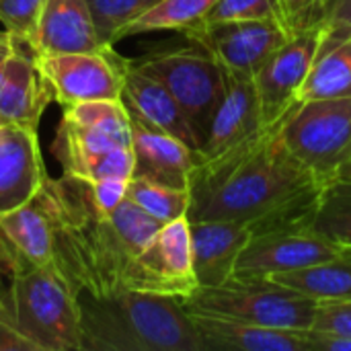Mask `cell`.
<instances>
[{"label": "cell", "mask_w": 351, "mask_h": 351, "mask_svg": "<svg viewBox=\"0 0 351 351\" xmlns=\"http://www.w3.org/2000/svg\"><path fill=\"white\" fill-rule=\"evenodd\" d=\"M0 351H37L19 329L4 290H0Z\"/></svg>", "instance_id": "d6a6232c"}, {"label": "cell", "mask_w": 351, "mask_h": 351, "mask_svg": "<svg viewBox=\"0 0 351 351\" xmlns=\"http://www.w3.org/2000/svg\"><path fill=\"white\" fill-rule=\"evenodd\" d=\"M319 56L351 39V0H333L319 23Z\"/></svg>", "instance_id": "4dcf8cb0"}, {"label": "cell", "mask_w": 351, "mask_h": 351, "mask_svg": "<svg viewBox=\"0 0 351 351\" xmlns=\"http://www.w3.org/2000/svg\"><path fill=\"white\" fill-rule=\"evenodd\" d=\"M333 0H315V6H313V16H311V25H319L321 19L325 16V12L329 10Z\"/></svg>", "instance_id": "8d00e7d4"}, {"label": "cell", "mask_w": 351, "mask_h": 351, "mask_svg": "<svg viewBox=\"0 0 351 351\" xmlns=\"http://www.w3.org/2000/svg\"><path fill=\"white\" fill-rule=\"evenodd\" d=\"M47 177L37 130L0 123V216L29 204Z\"/></svg>", "instance_id": "9a60e30c"}, {"label": "cell", "mask_w": 351, "mask_h": 351, "mask_svg": "<svg viewBox=\"0 0 351 351\" xmlns=\"http://www.w3.org/2000/svg\"><path fill=\"white\" fill-rule=\"evenodd\" d=\"M189 315L206 351H311L304 331L271 329L216 315Z\"/></svg>", "instance_id": "7402d4cb"}, {"label": "cell", "mask_w": 351, "mask_h": 351, "mask_svg": "<svg viewBox=\"0 0 351 351\" xmlns=\"http://www.w3.org/2000/svg\"><path fill=\"white\" fill-rule=\"evenodd\" d=\"M220 21H274L286 29L280 0H218L202 23Z\"/></svg>", "instance_id": "f1b7e54d"}, {"label": "cell", "mask_w": 351, "mask_h": 351, "mask_svg": "<svg viewBox=\"0 0 351 351\" xmlns=\"http://www.w3.org/2000/svg\"><path fill=\"white\" fill-rule=\"evenodd\" d=\"M121 288L156 296H173L179 300L199 288L193 271L187 216L162 224L152 234V239L128 263Z\"/></svg>", "instance_id": "9c48e42d"}, {"label": "cell", "mask_w": 351, "mask_h": 351, "mask_svg": "<svg viewBox=\"0 0 351 351\" xmlns=\"http://www.w3.org/2000/svg\"><path fill=\"white\" fill-rule=\"evenodd\" d=\"M206 49L226 72L255 78L271 53L290 37L274 21H220L202 23L183 33Z\"/></svg>", "instance_id": "4fadbf2b"}, {"label": "cell", "mask_w": 351, "mask_h": 351, "mask_svg": "<svg viewBox=\"0 0 351 351\" xmlns=\"http://www.w3.org/2000/svg\"><path fill=\"white\" fill-rule=\"evenodd\" d=\"M269 280L315 300L317 304L348 302L351 300V251L302 269L276 274Z\"/></svg>", "instance_id": "603a6c76"}, {"label": "cell", "mask_w": 351, "mask_h": 351, "mask_svg": "<svg viewBox=\"0 0 351 351\" xmlns=\"http://www.w3.org/2000/svg\"><path fill=\"white\" fill-rule=\"evenodd\" d=\"M337 179H348V181H351V162L337 175Z\"/></svg>", "instance_id": "f35d334b"}, {"label": "cell", "mask_w": 351, "mask_h": 351, "mask_svg": "<svg viewBox=\"0 0 351 351\" xmlns=\"http://www.w3.org/2000/svg\"><path fill=\"white\" fill-rule=\"evenodd\" d=\"M51 154L60 162L62 175L68 177L88 183L109 177L132 179V123L123 101L64 105Z\"/></svg>", "instance_id": "277c9868"}, {"label": "cell", "mask_w": 351, "mask_h": 351, "mask_svg": "<svg viewBox=\"0 0 351 351\" xmlns=\"http://www.w3.org/2000/svg\"><path fill=\"white\" fill-rule=\"evenodd\" d=\"M134 62L158 78L175 97L202 148L224 93L222 66L195 43L191 47L150 51Z\"/></svg>", "instance_id": "ba28073f"}, {"label": "cell", "mask_w": 351, "mask_h": 351, "mask_svg": "<svg viewBox=\"0 0 351 351\" xmlns=\"http://www.w3.org/2000/svg\"><path fill=\"white\" fill-rule=\"evenodd\" d=\"M280 2H282L284 25L288 35H294L296 31L311 27L315 0H280Z\"/></svg>", "instance_id": "e575fe53"}, {"label": "cell", "mask_w": 351, "mask_h": 351, "mask_svg": "<svg viewBox=\"0 0 351 351\" xmlns=\"http://www.w3.org/2000/svg\"><path fill=\"white\" fill-rule=\"evenodd\" d=\"M56 220L43 189L25 206L0 216V255L10 276L53 259Z\"/></svg>", "instance_id": "5bb4252c"}, {"label": "cell", "mask_w": 351, "mask_h": 351, "mask_svg": "<svg viewBox=\"0 0 351 351\" xmlns=\"http://www.w3.org/2000/svg\"><path fill=\"white\" fill-rule=\"evenodd\" d=\"M78 302L82 351H206L179 298L119 288Z\"/></svg>", "instance_id": "3957f363"}, {"label": "cell", "mask_w": 351, "mask_h": 351, "mask_svg": "<svg viewBox=\"0 0 351 351\" xmlns=\"http://www.w3.org/2000/svg\"><path fill=\"white\" fill-rule=\"evenodd\" d=\"M45 0H0V23L19 41L31 45Z\"/></svg>", "instance_id": "f546056e"}, {"label": "cell", "mask_w": 351, "mask_h": 351, "mask_svg": "<svg viewBox=\"0 0 351 351\" xmlns=\"http://www.w3.org/2000/svg\"><path fill=\"white\" fill-rule=\"evenodd\" d=\"M319 25L290 35L255 74V90L263 128H274L298 103V93L319 56Z\"/></svg>", "instance_id": "7c38bea8"}, {"label": "cell", "mask_w": 351, "mask_h": 351, "mask_svg": "<svg viewBox=\"0 0 351 351\" xmlns=\"http://www.w3.org/2000/svg\"><path fill=\"white\" fill-rule=\"evenodd\" d=\"M51 90L37 66L35 51L16 41V47L0 68V123L37 130Z\"/></svg>", "instance_id": "e0dca14e"}, {"label": "cell", "mask_w": 351, "mask_h": 351, "mask_svg": "<svg viewBox=\"0 0 351 351\" xmlns=\"http://www.w3.org/2000/svg\"><path fill=\"white\" fill-rule=\"evenodd\" d=\"M43 193L56 220L51 265L78 294L119 290L128 263L162 226L128 197L101 210L88 181L76 177H47Z\"/></svg>", "instance_id": "7a4b0ae2"}, {"label": "cell", "mask_w": 351, "mask_h": 351, "mask_svg": "<svg viewBox=\"0 0 351 351\" xmlns=\"http://www.w3.org/2000/svg\"><path fill=\"white\" fill-rule=\"evenodd\" d=\"M4 294L37 351H82L78 292L51 263L12 274Z\"/></svg>", "instance_id": "5b68a950"}, {"label": "cell", "mask_w": 351, "mask_h": 351, "mask_svg": "<svg viewBox=\"0 0 351 351\" xmlns=\"http://www.w3.org/2000/svg\"><path fill=\"white\" fill-rule=\"evenodd\" d=\"M311 228L341 251H351V181L333 179L321 187Z\"/></svg>", "instance_id": "cb8c5ba5"}, {"label": "cell", "mask_w": 351, "mask_h": 351, "mask_svg": "<svg viewBox=\"0 0 351 351\" xmlns=\"http://www.w3.org/2000/svg\"><path fill=\"white\" fill-rule=\"evenodd\" d=\"M121 101L132 117L181 140L195 152L199 150V142L175 97L158 78L142 70L134 60H130L125 68Z\"/></svg>", "instance_id": "ac0fdd59"}, {"label": "cell", "mask_w": 351, "mask_h": 351, "mask_svg": "<svg viewBox=\"0 0 351 351\" xmlns=\"http://www.w3.org/2000/svg\"><path fill=\"white\" fill-rule=\"evenodd\" d=\"M341 97H351V39L317 56L298 93V101Z\"/></svg>", "instance_id": "d4e9b609"}, {"label": "cell", "mask_w": 351, "mask_h": 351, "mask_svg": "<svg viewBox=\"0 0 351 351\" xmlns=\"http://www.w3.org/2000/svg\"><path fill=\"white\" fill-rule=\"evenodd\" d=\"M128 64L130 60L117 53L115 45L60 56H37V66L51 90V99L62 107L82 101L121 99Z\"/></svg>", "instance_id": "30bf717a"}, {"label": "cell", "mask_w": 351, "mask_h": 351, "mask_svg": "<svg viewBox=\"0 0 351 351\" xmlns=\"http://www.w3.org/2000/svg\"><path fill=\"white\" fill-rule=\"evenodd\" d=\"M16 37L12 35V33H8L6 29L4 31H0V68H2V64L8 60V56L12 53V49L16 47Z\"/></svg>", "instance_id": "d590c367"}, {"label": "cell", "mask_w": 351, "mask_h": 351, "mask_svg": "<svg viewBox=\"0 0 351 351\" xmlns=\"http://www.w3.org/2000/svg\"><path fill=\"white\" fill-rule=\"evenodd\" d=\"M125 197L134 202L140 210H144L148 216L158 220L160 224L187 216L189 202H191L189 189L162 185L144 177H132L128 181Z\"/></svg>", "instance_id": "4316f807"}, {"label": "cell", "mask_w": 351, "mask_h": 351, "mask_svg": "<svg viewBox=\"0 0 351 351\" xmlns=\"http://www.w3.org/2000/svg\"><path fill=\"white\" fill-rule=\"evenodd\" d=\"M346 251L317 234L311 226L251 232L234 265V280H265L282 271L302 269L341 257Z\"/></svg>", "instance_id": "8fae6325"}, {"label": "cell", "mask_w": 351, "mask_h": 351, "mask_svg": "<svg viewBox=\"0 0 351 351\" xmlns=\"http://www.w3.org/2000/svg\"><path fill=\"white\" fill-rule=\"evenodd\" d=\"M193 271L199 288H214L228 282L237 259L251 239L249 224L232 220L189 222Z\"/></svg>", "instance_id": "ffe728a7"}, {"label": "cell", "mask_w": 351, "mask_h": 351, "mask_svg": "<svg viewBox=\"0 0 351 351\" xmlns=\"http://www.w3.org/2000/svg\"><path fill=\"white\" fill-rule=\"evenodd\" d=\"M311 329L351 337V300L333 302V304H319L317 317H315V323Z\"/></svg>", "instance_id": "1f68e13d"}, {"label": "cell", "mask_w": 351, "mask_h": 351, "mask_svg": "<svg viewBox=\"0 0 351 351\" xmlns=\"http://www.w3.org/2000/svg\"><path fill=\"white\" fill-rule=\"evenodd\" d=\"M101 45L88 0H45L31 49L37 56L90 51Z\"/></svg>", "instance_id": "44dd1931"}, {"label": "cell", "mask_w": 351, "mask_h": 351, "mask_svg": "<svg viewBox=\"0 0 351 351\" xmlns=\"http://www.w3.org/2000/svg\"><path fill=\"white\" fill-rule=\"evenodd\" d=\"M162 0H88L101 43L115 45L119 33Z\"/></svg>", "instance_id": "83f0119b"}, {"label": "cell", "mask_w": 351, "mask_h": 351, "mask_svg": "<svg viewBox=\"0 0 351 351\" xmlns=\"http://www.w3.org/2000/svg\"><path fill=\"white\" fill-rule=\"evenodd\" d=\"M0 276H8V278H10V269H8L6 261L2 259V255H0ZM2 290H4V288H2Z\"/></svg>", "instance_id": "74e56055"}, {"label": "cell", "mask_w": 351, "mask_h": 351, "mask_svg": "<svg viewBox=\"0 0 351 351\" xmlns=\"http://www.w3.org/2000/svg\"><path fill=\"white\" fill-rule=\"evenodd\" d=\"M280 125L263 128L230 152L195 165L189 222L232 220L249 224L251 232L311 226L323 185L288 150Z\"/></svg>", "instance_id": "6da1fadb"}, {"label": "cell", "mask_w": 351, "mask_h": 351, "mask_svg": "<svg viewBox=\"0 0 351 351\" xmlns=\"http://www.w3.org/2000/svg\"><path fill=\"white\" fill-rule=\"evenodd\" d=\"M134 177H144L162 185L189 189L191 173L197 165V152L181 140L158 132L130 115Z\"/></svg>", "instance_id": "d6986e66"}, {"label": "cell", "mask_w": 351, "mask_h": 351, "mask_svg": "<svg viewBox=\"0 0 351 351\" xmlns=\"http://www.w3.org/2000/svg\"><path fill=\"white\" fill-rule=\"evenodd\" d=\"M280 134L321 185L337 179L351 162V97L298 101Z\"/></svg>", "instance_id": "52a82bcc"}, {"label": "cell", "mask_w": 351, "mask_h": 351, "mask_svg": "<svg viewBox=\"0 0 351 351\" xmlns=\"http://www.w3.org/2000/svg\"><path fill=\"white\" fill-rule=\"evenodd\" d=\"M128 181L130 179H117V177H109V179H99V181H93L88 183V189H90V195H93V202L105 210V212H113L123 199H125V193H128Z\"/></svg>", "instance_id": "836d02e7"}, {"label": "cell", "mask_w": 351, "mask_h": 351, "mask_svg": "<svg viewBox=\"0 0 351 351\" xmlns=\"http://www.w3.org/2000/svg\"><path fill=\"white\" fill-rule=\"evenodd\" d=\"M189 313L216 315L271 329L308 331L319 304L269 278L234 280L222 286L197 288L181 300Z\"/></svg>", "instance_id": "8992f818"}, {"label": "cell", "mask_w": 351, "mask_h": 351, "mask_svg": "<svg viewBox=\"0 0 351 351\" xmlns=\"http://www.w3.org/2000/svg\"><path fill=\"white\" fill-rule=\"evenodd\" d=\"M263 130L255 82L224 70V93L212 117L208 136L197 150V162L214 160Z\"/></svg>", "instance_id": "2e32d148"}, {"label": "cell", "mask_w": 351, "mask_h": 351, "mask_svg": "<svg viewBox=\"0 0 351 351\" xmlns=\"http://www.w3.org/2000/svg\"><path fill=\"white\" fill-rule=\"evenodd\" d=\"M218 0H162L154 8H150L146 14L130 23L121 33L119 39H128L142 33L152 31H189L195 25H199L208 12L214 8Z\"/></svg>", "instance_id": "484cf974"}]
</instances>
